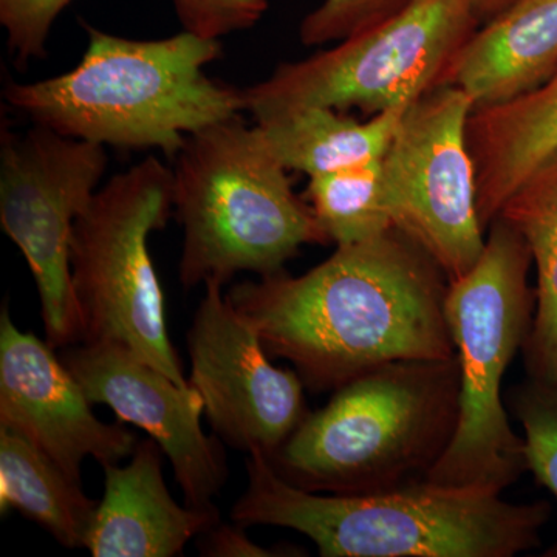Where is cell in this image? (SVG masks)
Masks as SVG:
<instances>
[{"mask_svg":"<svg viewBox=\"0 0 557 557\" xmlns=\"http://www.w3.org/2000/svg\"><path fill=\"white\" fill-rule=\"evenodd\" d=\"M449 281L401 231L336 247L302 276L284 270L226 293L311 392H335L391 362L457 357L446 321Z\"/></svg>","mask_w":557,"mask_h":557,"instance_id":"obj_1","label":"cell"},{"mask_svg":"<svg viewBox=\"0 0 557 557\" xmlns=\"http://www.w3.org/2000/svg\"><path fill=\"white\" fill-rule=\"evenodd\" d=\"M247 471L233 522L299 531L322 557H512L541 545L553 512L548 502L512 504L426 480L358 496L311 493L282 479L262 453L248 454Z\"/></svg>","mask_w":557,"mask_h":557,"instance_id":"obj_2","label":"cell"},{"mask_svg":"<svg viewBox=\"0 0 557 557\" xmlns=\"http://www.w3.org/2000/svg\"><path fill=\"white\" fill-rule=\"evenodd\" d=\"M89 46L75 69L36 83H10L7 104L67 137L177 157L190 134L240 115V89L209 78L219 39L185 32L127 39L81 21Z\"/></svg>","mask_w":557,"mask_h":557,"instance_id":"obj_3","label":"cell"},{"mask_svg":"<svg viewBox=\"0 0 557 557\" xmlns=\"http://www.w3.org/2000/svg\"><path fill=\"white\" fill-rule=\"evenodd\" d=\"M457 357L391 362L333 392L269 458L319 494L383 493L424 480L457 428Z\"/></svg>","mask_w":557,"mask_h":557,"instance_id":"obj_4","label":"cell"},{"mask_svg":"<svg viewBox=\"0 0 557 557\" xmlns=\"http://www.w3.org/2000/svg\"><path fill=\"white\" fill-rule=\"evenodd\" d=\"M174 161L183 287H223L244 271L270 276L304 245L330 244L288 170L240 115L190 134Z\"/></svg>","mask_w":557,"mask_h":557,"instance_id":"obj_5","label":"cell"},{"mask_svg":"<svg viewBox=\"0 0 557 557\" xmlns=\"http://www.w3.org/2000/svg\"><path fill=\"white\" fill-rule=\"evenodd\" d=\"M533 256L522 234L497 218L471 271L449 282L446 321L460 369L454 437L426 482L502 494L528 471L523 438L505 410L504 380L536 313L528 282Z\"/></svg>","mask_w":557,"mask_h":557,"instance_id":"obj_6","label":"cell"},{"mask_svg":"<svg viewBox=\"0 0 557 557\" xmlns=\"http://www.w3.org/2000/svg\"><path fill=\"white\" fill-rule=\"evenodd\" d=\"M174 215V174L157 157L113 175L73 230L70 265L81 343H113L189 387L168 332L149 236Z\"/></svg>","mask_w":557,"mask_h":557,"instance_id":"obj_7","label":"cell"},{"mask_svg":"<svg viewBox=\"0 0 557 557\" xmlns=\"http://www.w3.org/2000/svg\"><path fill=\"white\" fill-rule=\"evenodd\" d=\"M479 22L460 0H412L369 30L307 60L277 65L240 89L242 112L258 121L304 108L358 109L368 116L408 109L445 86Z\"/></svg>","mask_w":557,"mask_h":557,"instance_id":"obj_8","label":"cell"},{"mask_svg":"<svg viewBox=\"0 0 557 557\" xmlns=\"http://www.w3.org/2000/svg\"><path fill=\"white\" fill-rule=\"evenodd\" d=\"M104 146L35 124L0 137V225L21 249L40 299L46 341L64 348L83 341L70 248L76 220L108 170Z\"/></svg>","mask_w":557,"mask_h":557,"instance_id":"obj_9","label":"cell"},{"mask_svg":"<svg viewBox=\"0 0 557 557\" xmlns=\"http://www.w3.org/2000/svg\"><path fill=\"white\" fill-rule=\"evenodd\" d=\"M472 110L457 87L429 91L403 113L383 157L392 226L423 248L449 282L472 270L486 242L467 141Z\"/></svg>","mask_w":557,"mask_h":557,"instance_id":"obj_10","label":"cell"},{"mask_svg":"<svg viewBox=\"0 0 557 557\" xmlns=\"http://www.w3.org/2000/svg\"><path fill=\"white\" fill-rule=\"evenodd\" d=\"M189 386L199 392L212 431L231 448L270 458L309 416L296 370L271 364L259 333L218 282L188 332Z\"/></svg>","mask_w":557,"mask_h":557,"instance_id":"obj_11","label":"cell"},{"mask_svg":"<svg viewBox=\"0 0 557 557\" xmlns=\"http://www.w3.org/2000/svg\"><path fill=\"white\" fill-rule=\"evenodd\" d=\"M60 357L91 405L109 406L121 423L159 443L186 505L218 511L214 498L225 486L228 467L220 438L201 428L199 392L180 386L119 344H73Z\"/></svg>","mask_w":557,"mask_h":557,"instance_id":"obj_12","label":"cell"},{"mask_svg":"<svg viewBox=\"0 0 557 557\" xmlns=\"http://www.w3.org/2000/svg\"><path fill=\"white\" fill-rule=\"evenodd\" d=\"M57 348L35 333L22 332L9 304L0 313V428L30 440L76 482L83 463H119L131 457L137 435L124 423H104L91 410L83 387Z\"/></svg>","mask_w":557,"mask_h":557,"instance_id":"obj_13","label":"cell"},{"mask_svg":"<svg viewBox=\"0 0 557 557\" xmlns=\"http://www.w3.org/2000/svg\"><path fill=\"white\" fill-rule=\"evenodd\" d=\"M163 449L141 440L126 467L102 465L104 496L84 548L94 557H174L219 522L218 511L180 505L163 478Z\"/></svg>","mask_w":557,"mask_h":557,"instance_id":"obj_14","label":"cell"},{"mask_svg":"<svg viewBox=\"0 0 557 557\" xmlns=\"http://www.w3.org/2000/svg\"><path fill=\"white\" fill-rule=\"evenodd\" d=\"M557 72V0H516L458 51L445 86L463 90L474 109L539 89Z\"/></svg>","mask_w":557,"mask_h":557,"instance_id":"obj_15","label":"cell"},{"mask_svg":"<svg viewBox=\"0 0 557 557\" xmlns=\"http://www.w3.org/2000/svg\"><path fill=\"white\" fill-rule=\"evenodd\" d=\"M483 231L542 161L557 150V72L539 89L493 108L474 109L467 124Z\"/></svg>","mask_w":557,"mask_h":557,"instance_id":"obj_16","label":"cell"},{"mask_svg":"<svg viewBox=\"0 0 557 557\" xmlns=\"http://www.w3.org/2000/svg\"><path fill=\"white\" fill-rule=\"evenodd\" d=\"M405 112L388 110L361 123L341 110L304 108L258 121L256 129L285 170L310 178L384 157Z\"/></svg>","mask_w":557,"mask_h":557,"instance_id":"obj_17","label":"cell"},{"mask_svg":"<svg viewBox=\"0 0 557 557\" xmlns=\"http://www.w3.org/2000/svg\"><path fill=\"white\" fill-rule=\"evenodd\" d=\"M497 218L522 234L536 269V313L522 350L528 376L557 381V150L528 175Z\"/></svg>","mask_w":557,"mask_h":557,"instance_id":"obj_18","label":"cell"},{"mask_svg":"<svg viewBox=\"0 0 557 557\" xmlns=\"http://www.w3.org/2000/svg\"><path fill=\"white\" fill-rule=\"evenodd\" d=\"M98 502L30 440L0 428V508L17 509L67 548H84Z\"/></svg>","mask_w":557,"mask_h":557,"instance_id":"obj_19","label":"cell"},{"mask_svg":"<svg viewBox=\"0 0 557 557\" xmlns=\"http://www.w3.org/2000/svg\"><path fill=\"white\" fill-rule=\"evenodd\" d=\"M304 199L336 247L375 239L392 228L383 157L310 177Z\"/></svg>","mask_w":557,"mask_h":557,"instance_id":"obj_20","label":"cell"},{"mask_svg":"<svg viewBox=\"0 0 557 557\" xmlns=\"http://www.w3.org/2000/svg\"><path fill=\"white\" fill-rule=\"evenodd\" d=\"M507 405L523 429L528 471L557 498V381L528 376Z\"/></svg>","mask_w":557,"mask_h":557,"instance_id":"obj_21","label":"cell"},{"mask_svg":"<svg viewBox=\"0 0 557 557\" xmlns=\"http://www.w3.org/2000/svg\"><path fill=\"white\" fill-rule=\"evenodd\" d=\"M410 2L412 0H324L300 22V42L307 47L339 42L395 16Z\"/></svg>","mask_w":557,"mask_h":557,"instance_id":"obj_22","label":"cell"},{"mask_svg":"<svg viewBox=\"0 0 557 557\" xmlns=\"http://www.w3.org/2000/svg\"><path fill=\"white\" fill-rule=\"evenodd\" d=\"M73 0H0V24L17 69L44 60L54 21Z\"/></svg>","mask_w":557,"mask_h":557,"instance_id":"obj_23","label":"cell"},{"mask_svg":"<svg viewBox=\"0 0 557 557\" xmlns=\"http://www.w3.org/2000/svg\"><path fill=\"white\" fill-rule=\"evenodd\" d=\"M185 32L219 39L255 27L269 10L267 0H172Z\"/></svg>","mask_w":557,"mask_h":557,"instance_id":"obj_24","label":"cell"},{"mask_svg":"<svg viewBox=\"0 0 557 557\" xmlns=\"http://www.w3.org/2000/svg\"><path fill=\"white\" fill-rule=\"evenodd\" d=\"M197 548L207 557H271L292 556L293 549L265 548L252 542L245 533V527L234 522L215 523L197 537Z\"/></svg>","mask_w":557,"mask_h":557,"instance_id":"obj_25","label":"cell"},{"mask_svg":"<svg viewBox=\"0 0 557 557\" xmlns=\"http://www.w3.org/2000/svg\"><path fill=\"white\" fill-rule=\"evenodd\" d=\"M479 25H485L509 9L516 0H460Z\"/></svg>","mask_w":557,"mask_h":557,"instance_id":"obj_26","label":"cell"}]
</instances>
